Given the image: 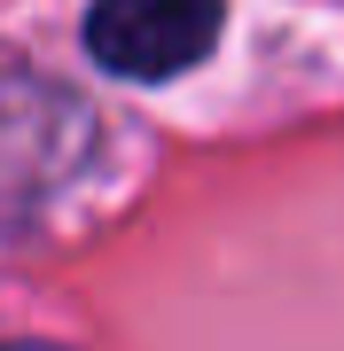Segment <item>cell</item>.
<instances>
[{
  "instance_id": "1",
  "label": "cell",
  "mask_w": 344,
  "mask_h": 351,
  "mask_svg": "<svg viewBox=\"0 0 344 351\" xmlns=\"http://www.w3.org/2000/svg\"><path fill=\"white\" fill-rule=\"evenodd\" d=\"M227 0H94L87 47L117 78H172L219 47Z\"/></svg>"
},
{
  "instance_id": "2",
  "label": "cell",
  "mask_w": 344,
  "mask_h": 351,
  "mask_svg": "<svg viewBox=\"0 0 344 351\" xmlns=\"http://www.w3.org/2000/svg\"><path fill=\"white\" fill-rule=\"evenodd\" d=\"M0 351H55V343H0Z\"/></svg>"
}]
</instances>
